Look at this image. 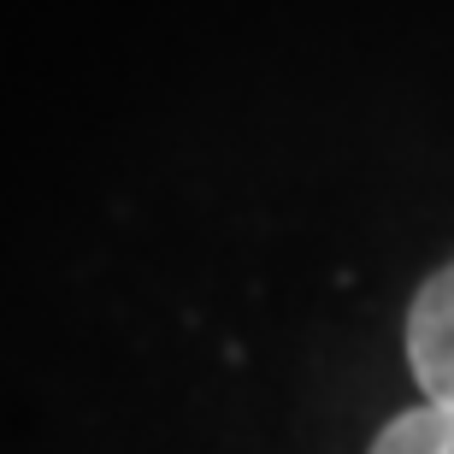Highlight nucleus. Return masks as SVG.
<instances>
[{"label":"nucleus","instance_id":"obj_1","mask_svg":"<svg viewBox=\"0 0 454 454\" xmlns=\"http://www.w3.org/2000/svg\"><path fill=\"white\" fill-rule=\"evenodd\" d=\"M407 360L431 402L454 407V266H442L431 284L413 295L407 313Z\"/></svg>","mask_w":454,"mask_h":454},{"label":"nucleus","instance_id":"obj_2","mask_svg":"<svg viewBox=\"0 0 454 454\" xmlns=\"http://www.w3.org/2000/svg\"><path fill=\"white\" fill-rule=\"evenodd\" d=\"M372 454H454V407L425 402L402 419H389L372 442Z\"/></svg>","mask_w":454,"mask_h":454}]
</instances>
